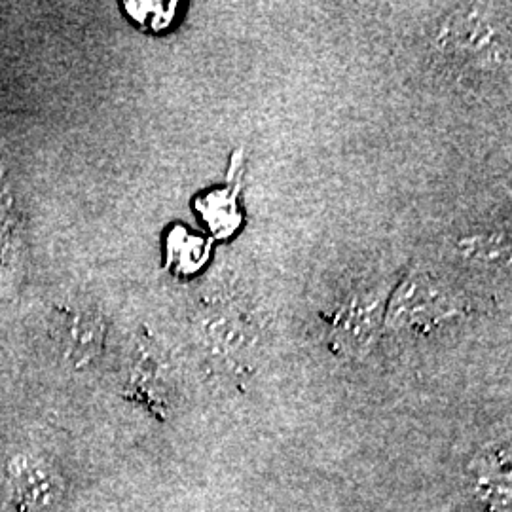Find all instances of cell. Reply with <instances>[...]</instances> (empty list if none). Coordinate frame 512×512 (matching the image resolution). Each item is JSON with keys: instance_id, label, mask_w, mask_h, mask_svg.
<instances>
[{"instance_id": "cell-1", "label": "cell", "mask_w": 512, "mask_h": 512, "mask_svg": "<svg viewBox=\"0 0 512 512\" xmlns=\"http://www.w3.org/2000/svg\"><path fill=\"white\" fill-rule=\"evenodd\" d=\"M433 48L458 76H492L509 67V21L488 4H463L440 21Z\"/></svg>"}, {"instance_id": "cell-2", "label": "cell", "mask_w": 512, "mask_h": 512, "mask_svg": "<svg viewBox=\"0 0 512 512\" xmlns=\"http://www.w3.org/2000/svg\"><path fill=\"white\" fill-rule=\"evenodd\" d=\"M458 315L459 302L452 289L437 275L416 268L404 277L395 293L389 294L384 327L393 332L421 334Z\"/></svg>"}, {"instance_id": "cell-3", "label": "cell", "mask_w": 512, "mask_h": 512, "mask_svg": "<svg viewBox=\"0 0 512 512\" xmlns=\"http://www.w3.org/2000/svg\"><path fill=\"white\" fill-rule=\"evenodd\" d=\"M387 287H359L334 308L330 342L344 355L363 357L378 342L389 300Z\"/></svg>"}, {"instance_id": "cell-4", "label": "cell", "mask_w": 512, "mask_h": 512, "mask_svg": "<svg viewBox=\"0 0 512 512\" xmlns=\"http://www.w3.org/2000/svg\"><path fill=\"white\" fill-rule=\"evenodd\" d=\"M52 334L61 353L76 366L90 363L103 348L105 325L90 306H73L55 311Z\"/></svg>"}, {"instance_id": "cell-5", "label": "cell", "mask_w": 512, "mask_h": 512, "mask_svg": "<svg viewBox=\"0 0 512 512\" xmlns=\"http://www.w3.org/2000/svg\"><path fill=\"white\" fill-rule=\"evenodd\" d=\"M203 334L222 359L247 357L256 342V325L253 317L236 304L215 302L203 321Z\"/></svg>"}, {"instance_id": "cell-6", "label": "cell", "mask_w": 512, "mask_h": 512, "mask_svg": "<svg viewBox=\"0 0 512 512\" xmlns=\"http://www.w3.org/2000/svg\"><path fill=\"white\" fill-rule=\"evenodd\" d=\"M10 490L19 512H54L61 495L48 467L23 458L10 465Z\"/></svg>"}, {"instance_id": "cell-7", "label": "cell", "mask_w": 512, "mask_h": 512, "mask_svg": "<svg viewBox=\"0 0 512 512\" xmlns=\"http://www.w3.org/2000/svg\"><path fill=\"white\" fill-rule=\"evenodd\" d=\"M129 16L150 31L165 29L177 12L175 2H126Z\"/></svg>"}]
</instances>
